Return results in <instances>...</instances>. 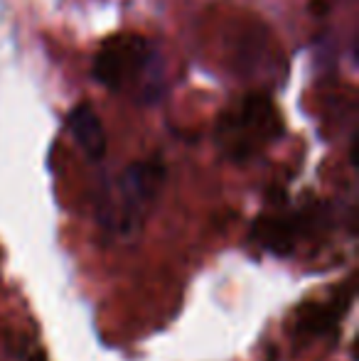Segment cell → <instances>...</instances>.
I'll return each instance as SVG.
<instances>
[{"instance_id":"obj_1","label":"cell","mask_w":359,"mask_h":361,"mask_svg":"<svg viewBox=\"0 0 359 361\" xmlns=\"http://www.w3.org/2000/svg\"><path fill=\"white\" fill-rule=\"evenodd\" d=\"M163 182V167L158 162H135L121 175L114 197L101 204V224L109 231L130 233L140 226L143 214L153 204L158 187Z\"/></svg>"},{"instance_id":"obj_2","label":"cell","mask_w":359,"mask_h":361,"mask_svg":"<svg viewBox=\"0 0 359 361\" xmlns=\"http://www.w3.org/2000/svg\"><path fill=\"white\" fill-rule=\"evenodd\" d=\"M281 130L278 114L266 96H246L234 111L221 118L219 138L224 150L236 160H246L261 145L273 140Z\"/></svg>"},{"instance_id":"obj_3","label":"cell","mask_w":359,"mask_h":361,"mask_svg":"<svg viewBox=\"0 0 359 361\" xmlns=\"http://www.w3.org/2000/svg\"><path fill=\"white\" fill-rule=\"evenodd\" d=\"M150 62V52L145 39L126 35V37L106 39L94 59V76L99 84L118 89L126 81L143 72Z\"/></svg>"},{"instance_id":"obj_4","label":"cell","mask_w":359,"mask_h":361,"mask_svg":"<svg viewBox=\"0 0 359 361\" xmlns=\"http://www.w3.org/2000/svg\"><path fill=\"white\" fill-rule=\"evenodd\" d=\"M305 226L308 224L303 221V216H259L251 228V238L264 251L288 256L296 248Z\"/></svg>"},{"instance_id":"obj_5","label":"cell","mask_w":359,"mask_h":361,"mask_svg":"<svg viewBox=\"0 0 359 361\" xmlns=\"http://www.w3.org/2000/svg\"><path fill=\"white\" fill-rule=\"evenodd\" d=\"M69 130H72L77 145L91 157V160H101L106 152V133L101 126L99 114L94 111L91 104H79L69 111Z\"/></svg>"},{"instance_id":"obj_6","label":"cell","mask_w":359,"mask_h":361,"mask_svg":"<svg viewBox=\"0 0 359 361\" xmlns=\"http://www.w3.org/2000/svg\"><path fill=\"white\" fill-rule=\"evenodd\" d=\"M350 302H352V288L342 295V300H340V293H337V298L327 305H308V307L303 310L300 319H298V332H300V337H305V339L325 337L327 332L335 329L337 317H342V312H345Z\"/></svg>"}]
</instances>
